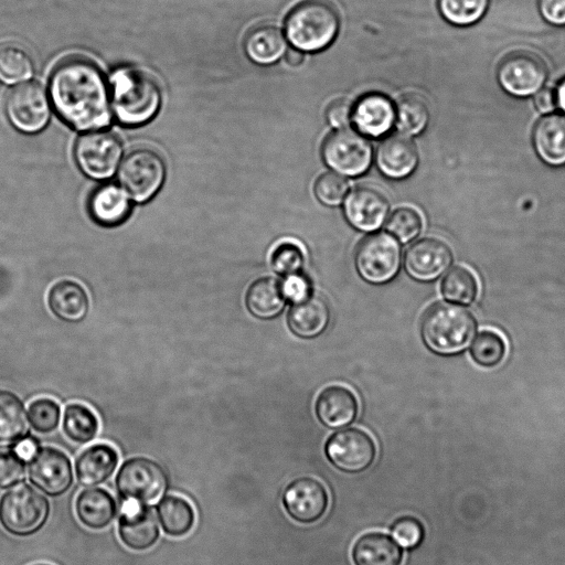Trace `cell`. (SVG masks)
<instances>
[{
	"label": "cell",
	"mask_w": 565,
	"mask_h": 565,
	"mask_svg": "<svg viewBox=\"0 0 565 565\" xmlns=\"http://www.w3.org/2000/svg\"><path fill=\"white\" fill-rule=\"evenodd\" d=\"M30 482L49 497H61L73 486L74 472L70 457L55 447H42L29 460Z\"/></svg>",
	"instance_id": "14"
},
{
	"label": "cell",
	"mask_w": 565,
	"mask_h": 565,
	"mask_svg": "<svg viewBox=\"0 0 565 565\" xmlns=\"http://www.w3.org/2000/svg\"><path fill=\"white\" fill-rule=\"evenodd\" d=\"M348 182L339 174L328 172L318 178L315 183V193L320 202L326 205H338L342 202Z\"/></svg>",
	"instance_id": "43"
},
{
	"label": "cell",
	"mask_w": 565,
	"mask_h": 565,
	"mask_svg": "<svg viewBox=\"0 0 565 565\" xmlns=\"http://www.w3.org/2000/svg\"><path fill=\"white\" fill-rule=\"evenodd\" d=\"M62 428L68 440L85 445L96 437L99 422L89 407L81 403H72L65 407Z\"/></svg>",
	"instance_id": "33"
},
{
	"label": "cell",
	"mask_w": 565,
	"mask_h": 565,
	"mask_svg": "<svg viewBox=\"0 0 565 565\" xmlns=\"http://www.w3.org/2000/svg\"><path fill=\"white\" fill-rule=\"evenodd\" d=\"M33 565H51V564H46V563H36V564H33Z\"/></svg>",
	"instance_id": "52"
},
{
	"label": "cell",
	"mask_w": 565,
	"mask_h": 565,
	"mask_svg": "<svg viewBox=\"0 0 565 565\" xmlns=\"http://www.w3.org/2000/svg\"><path fill=\"white\" fill-rule=\"evenodd\" d=\"M110 86L111 106L121 124L142 125L157 114L161 92L147 72L135 67L118 68L110 77Z\"/></svg>",
	"instance_id": "2"
},
{
	"label": "cell",
	"mask_w": 565,
	"mask_h": 565,
	"mask_svg": "<svg viewBox=\"0 0 565 565\" xmlns=\"http://www.w3.org/2000/svg\"><path fill=\"white\" fill-rule=\"evenodd\" d=\"M39 444L35 438L26 436L21 438L14 445V452L24 461L30 460L39 450Z\"/></svg>",
	"instance_id": "48"
},
{
	"label": "cell",
	"mask_w": 565,
	"mask_h": 565,
	"mask_svg": "<svg viewBox=\"0 0 565 565\" xmlns=\"http://www.w3.org/2000/svg\"><path fill=\"white\" fill-rule=\"evenodd\" d=\"M88 207L96 223L104 226H116L128 217L130 200L121 186L105 184L94 191Z\"/></svg>",
	"instance_id": "28"
},
{
	"label": "cell",
	"mask_w": 565,
	"mask_h": 565,
	"mask_svg": "<svg viewBox=\"0 0 565 565\" xmlns=\"http://www.w3.org/2000/svg\"><path fill=\"white\" fill-rule=\"evenodd\" d=\"M354 565H402V546L388 534L372 531L359 536L351 548Z\"/></svg>",
	"instance_id": "21"
},
{
	"label": "cell",
	"mask_w": 565,
	"mask_h": 565,
	"mask_svg": "<svg viewBox=\"0 0 565 565\" xmlns=\"http://www.w3.org/2000/svg\"><path fill=\"white\" fill-rule=\"evenodd\" d=\"M118 462V452L111 445L94 444L84 449L76 458V479L84 487L99 486L114 475Z\"/></svg>",
	"instance_id": "20"
},
{
	"label": "cell",
	"mask_w": 565,
	"mask_h": 565,
	"mask_svg": "<svg viewBox=\"0 0 565 565\" xmlns=\"http://www.w3.org/2000/svg\"><path fill=\"white\" fill-rule=\"evenodd\" d=\"M246 54L258 64H271L286 51L282 31L275 24L262 23L246 34Z\"/></svg>",
	"instance_id": "29"
},
{
	"label": "cell",
	"mask_w": 565,
	"mask_h": 565,
	"mask_svg": "<svg viewBox=\"0 0 565 565\" xmlns=\"http://www.w3.org/2000/svg\"><path fill=\"white\" fill-rule=\"evenodd\" d=\"M50 511L45 495L29 484H22L1 495L0 525L11 535L31 536L45 525Z\"/></svg>",
	"instance_id": "5"
},
{
	"label": "cell",
	"mask_w": 565,
	"mask_h": 565,
	"mask_svg": "<svg viewBox=\"0 0 565 565\" xmlns=\"http://www.w3.org/2000/svg\"><path fill=\"white\" fill-rule=\"evenodd\" d=\"M443 296L456 303L470 305L478 295V281L466 267L456 266L450 269L441 281Z\"/></svg>",
	"instance_id": "36"
},
{
	"label": "cell",
	"mask_w": 565,
	"mask_h": 565,
	"mask_svg": "<svg viewBox=\"0 0 565 565\" xmlns=\"http://www.w3.org/2000/svg\"><path fill=\"white\" fill-rule=\"evenodd\" d=\"M326 115L331 126L342 128L351 119L352 106L347 99L339 98L329 104Z\"/></svg>",
	"instance_id": "46"
},
{
	"label": "cell",
	"mask_w": 565,
	"mask_h": 565,
	"mask_svg": "<svg viewBox=\"0 0 565 565\" xmlns=\"http://www.w3.org/2000/svg\"><path fill=\"white\" fill-rule=\"evenodd\" d=\"M490 0H438V9L449 23L470 25L486 13Z\"/></svg>",
	"instance_id": "38"
},
{
	"label": "cell",
	"mask_w": 565,
	"mask_h": 565,
	"mask_svg": "<svg viewBox=\"0 0 565 565\" xmlns=\"http://www.w3.org/2000/svg\"><path fill=\"white\" fill-rule=\"evenodd\" d=\"M280 288L285 298L292 302L301 301L311 296L312 292L309 279L300 273L285 276L280 282Z\"/></svg>",
	"instance_id": "45"
},
{
	"label": "cell",
	"mask_w": 565,
	"mask_h": 565,
	"mask_svg": "<svg viewBox=\"0 0 565 565\" xmlns=\"http://www.w3.org/2000/svg\"><path fill=\"white\" fill-rule=\"evenodd\" d=\"M26 431L23 402L12 392L0 390V446L15 445Z\"/></svg>",
	"instance_id": "32"
},
{
	"label": "cell",
	"mask_w": 565,
	"mask_h": 565,
	"mask_svg": "<svg viewBox=\"0 0 565 565\" xmlns=\"http://www.w3.org/2000/svg\"><path fill=\"white\" fill-rule=\"evenodd\" d=\"M392 537L404 548L418 547L425 536L424 524L415 516L403 515L397 518L390 527Z\"/></svg>",
	"instance_id": "42"
},
{
	"label": "cell",
	"mask_w": 565,
	"mask_h": 565,
	"mask_svg": "<svg viewBox=\"0 0 565 565\" xmlns=\"http://www.w3.org/2000/svg\"><path fill=\"white\" fill-rule=\"evenodd\" d=\"M52 104L70 126L97 130L110 122L108 87L103 73L85 58L60 63L50 79Z\"/></svg>",
	"instance_id": "1"
},
{
	"label": "cell",
	"mask_w": 565,
	"mask_h": 565,
	"mask_svg": "<svg viewBox=\"0 0 565 565\" xmlns=\"http://www.w3.org/2000/svg\"><path fill=\"white\" fill-rule=\"evenodd\" d=\"M398 243L386 233L364 237L355 252L354 263L360 276L371 284H385L392 280L401 267Z\"/></svg>",
	"instance_id": "8"
},
{
	"label": "cell",
	"mask_w": 565,
	"mask_h": 565,
	"mask_svg": "<svg viewBox=\"0 0 565 565\" xmlns=\"http://www.w3.org/2000/svg\"><path fill=\"white\" fill-rule=\"evenodd\" d=\"M343 211L354 228L372 232L384 223L388 213V202L380 190L361 185L349 193Z\"/></svg>",
	"instance_id": "18"
},
{
	"label": "cell",
	"mask_w": 565,
	"mask_h": 565,
	"mask_svg": "<svg viewBox=\"0 0 565 565\" xmlns=\"http://www.w3.org/2000/svg\"><path fill=\"white\" fill-rule=\"evenodd\" d=\"M121 154L119 139L109 131L90 130L81 136L75 146V158L82 171L98 180L114 174Z\"/></svg>",
	"instance_id": "12"
},
{
	"label": "cell",
	"mask_w": 565,
	"mask_h": 565,
	"mask_svg": "<svg viewBox=\"0 0 565 565\" xmlns=\"http://www.w3.org/2000/svg\"><path fill=\"white\" fill-rule=\"evenodd\" d=\"M319 420L331 429L350 425L358 414V401L354 394L341 385L324 388L316 402Z\"/></svg>",
	"instance_id": "24"
},
{
	"label": "cell",
	"mask_w": 565,
	"mask_h": 565,
	"mask_svg": "<svg viewBox=\"0 0 565 565\" xmlns=\"http://www.w3.org/2000/svg\"><path fill=\"white\" fill-rule=\"evenodd\" d=\"M324 454L335 469L355 475L372 466L376 457V445L366 431L347 428L329 437L324 445Z\"/></svg>",
	"instance_id": "9"
},
{
	"label": "cell",
	"mask_w": 565,
	"mask_h": 565,
	"mask_svg": "<svg viewBox=\"0 0 565 565\" xmlns=\"http://www.w3.org/2000/svg\"><path fill=\"white\" fill-rule=\"evenodd\" d=\"M288 326L298 337L310 339L321 334L330 321V309L319 296L294 302L288 313Z\"/></svg>",
	"instance_id": "27"
},
{
	"label": "cell",
	"mask_w": 565,
	"mask_h": 565,
	"mask_svg": "<svg viewBox=\"0 0 565 565\" xmlns=\"http://www.w3.org/2000/svg\"><path fill=\"white\" fill-rule=\"evenodd\" d=\"M303 264L305 255L301 247L290 241L278 244L270 255L273 269L282 276L300 273Z\"/></svg>",
	"instance_id": "41"
},
{
	"label": "cell",
	"mask_w": 565,
	"mask_h": 565,
	"mask_svg": "<svg viewBox=\"0 0 565 565\" xmlns=\"http://www.w3.org/2000/svg\"><path fill=\"white\" fill-rule=\"evenodd\" d=\"M164 175L162 158L148 148L129 152L119 169L121 188L137 202L151 199L162 185Z\"/></svg>",
	"instance_id": "7"
},
{
	"label": "cell",
	"mask_w": 565,
	"mask_h": 565,
	"mask_svg": "<svg viewBox=\"0 0 565 565\" xmlns=\"http://www.w3.org/2000/svg\"><path fill=\"white\" fill-rule=\"evenodd\" d=\"M423 226L420 214L413 207L403 206L395 210L386 223V230L399 243L405 244L416 238Z\"/></svg>",
	"instance_id": "40"
},
{
	"label": "cell",
	"mask_w": 565,
	"mask_h": 565,
	"mask_svg": "<svg viewBox=\"0 0 565 565\" xmlns=\"http://www.w3.org/2000/svg\"><path fill=\"white\" fill-rule=\"evenodd\" d=\"M534 104L542 113L552 111L555 108V93L551 88H543L535 93Z\"/></svg>",
	"instance_id": "49"
},
{
	"label": "cell",
	"mask_w": 565,
	"mask_h": 565,
	"mask_svg": "<svg viewBox=\"0 0 565 565\" xmlns=\"http://www.w3.org/2000/svg\"><path fill=\"white\" fill-rule=\"evenodd\" d=\"M507 353L504 339L495 331L484 330L473 339L470 354L473 361L486 369L499 365Z\"/></svg>",
	"instance_id": "37"
},
{
	"label": "cell",
	"mask_w": 565,
	"mask_h": 565,
	"mask_svg": "<svg viewBox=\"0 0 565 565\" xmlns=\"http://www.w3.org/2000/svg\"><path fill=\"white\" fill-rule=\"evenodd\" d=\"M340 18L328 0H303L288 13L285 32L291 45L300 51L317 52L337 36Z\"/></svg>",
	"instance_id": "3"
},
{
	"label": "cell",
	"mask_w": 565,
	"mask_h": 565,
	"mask_svg": "<svg viewBox=\"0 0 565 565\" xmlns=\"http://www.w3.org/2000/svg\"><path fill=\"white\" fill-rule=\"evenodd\" d=\"M376 161L385 175L393 179L405 178L417 166V148L409 137L403 134H393L379 146Z\"/></svg>",
	"instance_id": "22"
},
{
	"label": "cell",
	"mask_w": 565,
	"mask_h": 565,
	"mask_svg": "<svg viewBox=\"0 0 565 565\" xmlns=\"http://www.w3.org/2000/svg\"><path fill=\"white\" fill-rule=\"evenodd\" d=\"M285 61L290 66H298L303 61V55L300 50L294 47L286 52Z\"/></svg>",
	"instance_id": "50"
},
{
	"label": "cell",
	"mask_w": 565,
	"mask_h": 565,
	"mask_svg": "<svg viewBox=\"0 0 565 565\" xmlns=\"http://www.w3.org/2000/svg\"><path fill=\"white\" fill-rule=\"evenodd\" d=\"M156 512L161 529L172 537L185 536L195 524V511L192 504L180 495L162 497L157 503Z\"/></svg>",
	"instance_id": "30"
},
{
	"label": "cell",
	"mask_w": 565,
	"mask_h": 565,
	"mask_svg": "<svg viewBox=\"0 0 565 565\" xmlns=\"http://www.w3.org/2000/svg\"><path fill=\"white\" fill-rule=\"evenodd\" d=\"M554 93L557 106L565 113V77L558 83Z\"/></svg>",
	"instance_id": "51"
},
{
	"label": "cell",
	"mask_w": 565,
	"mask_h": 565,
	"mask_svg": "<svg viewBox=\"0 0 565 565\" xmlns=\"http://www.w3.org/2000/svg\"><path fill=\"white\" fill-rule=\"evenodd\" d=\"M6 113L11 124L24 132L42 130L51 116L44 88L36 82L14 86L6 97Z\"/></svg>",
	"instance_id": "13"
},
{
	"label": "cell",
	"mask_w": 565,
	"mask_h": 565,
	"mask_svg": "<svg viewBox=\"0 0 565 565\" xmlns=\"http://www.w3.org/2000/svg\"><path fill=\"white\" fill-rule=\"evenodd\" d=\"M533 145L547 164H565V115L552 113L542 117L533 130Z\"/></svg>",
	"instance_id": "26"
},
{
	"label": "cell",
	"mask_w": 565,
	"mask_h": 565,
	"mask_svg": "<svg viewBox=\"0 0 565 565\" xmlns=\"http://www.w3.org/2000/svg\"><path fill=\"white\" fill-rule=\"evenodd\" d=\"M168 483L162 466L142 456L124 461L115 478L116 491L124 503H154L162 498Z\"/></svg>",
	"instance_id": "6"
},
{
	"label": "cell",
	"mask_w": 565,
	"mask_h": 565,
	"mask_svg": "<svg viewBox=\"0 0 565 565\" xmlns=\"http://www.w3.org/2000/svg\"><path fill=\"white\" fill-rule=\"evenodd\" d=\"M451 260V249L445 242L425 237L416 241L406 249L404 267L414 279L430 281L445 273Z\"/></svg>",
	"instance_id": "17"
},
{
	"label": "cell",
	"mask_w": 565,
	"mask_h": 565,
	"mask_svg": "<svg viewBox=\"0 0 565 565\" xmlns=\"http://www.w3.org/2000/svg\"><path fill=\"white\" fill-rule=\"evenodd\" d=\"M539 11L548 23L565 25V0H539Z\"/></svg>",
	"instance_id": "47"
},
{
	"label": "cell",
	"mask_w": 565,
	"mask_h": 565,
	"mask_svg": "<svg viewBox=\"0 0 565 565\" xmlns=\"http://www.w3.org/2000/svg\"><path fill=\"white\" fill-rule=\"evenodd\" d=\"M497 76L507 93L526 97L541 89L547 77V67L540 55L531 51H514L501 60Z\"/></svg>",
	"instance_id": "11"
},
{
	"label": "cell",
	"mask_w": 565,
	"mask_h": 565,
	"mask_svg": "<svg viewBox=\"0 0 565 565\" xmlns=\"http://www.w3.org/2000/svg\"><path fill=\"white\" fill-rule=\"evenodd\" d=\"M322 157L334 171L344 175H359L367 170L372 160V146L353 129L331 132L322 145Z\"/></svg>",
	"instance_id": "10"
},
{
	"label": "cell",
	"mask_w": 565,
	"mask_h": 565,
	"mask_svg": "<svg viewBox=\"0 0 565 565\" xmlns=\"http://www.w3.org/2000/svg\"><path fill=\"white\" fill-rule=\"evenodd\" d=\"M249 312L259 319H270L278 316L286 303L280 282L271 277L255 280L245 296Z\"/></svg>",
	"instance_id": "31"
},
{
	"label": "cell",
	"mask_w": 565,
	"mask_h": 565,
	"mask_svg": "<svg viewBox=\"0 0 565 565\" xmlns=\"http://www.w3.org/2000/svg\"><path fill=\"white\" fill-rule=\"evenodd\" d=\"M354 126L370 137H381L393 126L395 109L393 103L381 93H369L361 96L352 107Z\"/></svg>",
	"instance_id": "19"
},
{
	"label": "cell",
	"mask_w": 565,
	"mask_h": 565,
	"mask_svg": "<svg viewBox=\"0 0 565 565\" xmlns=\"http://www.w3.org/2000/svg\"><path fill=\"white\" fill-rule=\"evenodd\" d=\"M25 478V461L14 451H0V489H9Z\"/></svg>",
	"instance_id": "44"
},
{
	"label": "cell",
	"mask_w": 565,
	"mask_h": 565,
	"mask_svg": "<svg viewBox=\"0 0 565 565\" xmlns=\"http://www.w3.org/2000/svg\"><path fill=\"white\" fill-rule=\"evenodd\" d=\"M395 119L397 127L405 134L416 135L424 130L429 119V108L426 100L409 93L396 103Z\"/></svg>",
	"instance_id": "35"
},
{
	"label": "cell",
	"mask_w": 565,
	"mask_h": 565,
	"mask_svg": "<svg viewBox=\"0 0 565 565\" xmlns=\"http://www.w3.org/2000/svg\"><path fill=\"white\" fill-rule=\"evenodd\" d=\"M117 531L120 542L136 552L153 547L160 537L158 519L148 504L124 503Z\"/></svg>",
	"instance_id": "16"
},
{
	"label": "cell",
	"mask_w": 565,
	"mask_h": 565,
	"mask_svg": "<svg viewBox=\"0 0 565 565\" xmlns=\"http://www.w3.org/2000/svg\"><path fill=\"white\" fill-rule=\"evenodd\" d=\"M78 521L87 529L100 531L109 526L118 511V505L110 492L103 488L82 490L74 503Z\"/></svg>",
	"instance_id": "23"
},
{
	"label": "cell",
	"mask_w": 565,
	"mask_h": 565,
	"mask_svg": "<svg viewBox=\"0 0 565 565\" xmlns=\"http://www.w3.org/2000/svg\"><path fill=\"white\" fill-rule=\"evenodd\" d=\"M281 502L286 513L295 522L312 524L326 514L329 507V493L318 479L299 477L287 484Z\"/></svg>",
	"instance_id": "15"
},
{
	"label": "cell",
	"mask_w": 565,
	"mask_h": 565,
	"mask_svg": "<svg viewBox=\"0 0 565 565\" xmlns=\"http://www.w3.org/2000/svg\"><path fill=\"white\" fill-rule=\"evenodd\" d=\"M47 307L60 320L78 322L89 310V298L85 288L72 279L56 281L47 291Z\"/></svg>",
	"instance_id": "25"
},
{
	"label": "cell",
	"mask_w": 565,
	"mask_h": 565,
	"mask_svg": "<svg viewBox=\"0 0 565 565\" xmlns=\"http://www.w3.org/2000/svg\"><path fill=\"white\" fill-rule=\"evenodd\" d=\"M33 63L26 50L12 42L0 44V81L7 84L31 77Z\"/></svg>",
	"instance_id": "34"
},
{
	"label": "cell",
	"mask_w": 565,
	"mask_h": 565,
	"mask_svg": "<svg viewBox=\"0 0 565 565\" xmlns=\"http://www.w3.org/2000/svg\"><path fill=\"white\" fill-rule=\"evenodd\" d=\"M476 322L466 309L446 302L429 307L420 322L425 344L434 352L452 354L463 350L475 334Z\"/></svg>",
	"instance_id": "4"
},
{
	"label": "cell",
	"mask_w": 565,
	"mask_h": 565,
	"mask_svg": "<svg viewBox=\"0 0 565 565\" xmlns=\"http://www.w3.org/2000/svg\"><path fill=\"white\" fill-rule=\"evenodd\" d=\"M60 418V405L52 398L40 397L29 405L28 420L36 433H53L58 427Z\"/></svg>",
	"instance_id": "39"
}]
</instances>
